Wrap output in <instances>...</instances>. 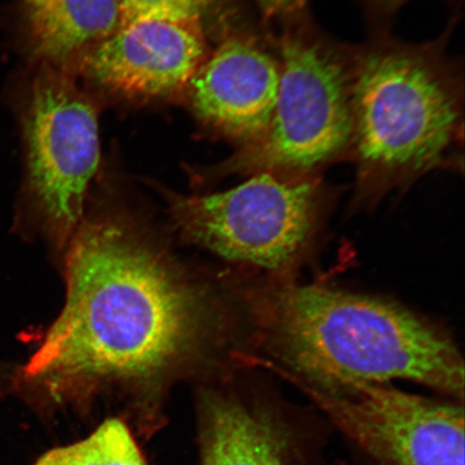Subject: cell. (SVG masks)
Returning <instances> with one entry per match:
<instances>
[{
	"label": "cell",
	"instance_id": "8",
	"mask_svg": "<svg viewBox=\"0 0 465 465\" xmlns=\"http://www.w3.org/2000/svg\"><path fill=\"white\" fill-rule=\"evenodd\" d=\"M302 394L341 435L356 465H464L463 402L393 383Z\"/></svg>",
	"mask_w": 465,
	"mask_h": 465
},
{
	"label": "cell",
	"instance_id": "15",
	"mask_svg": "<svg viewBox=\"0 0 465 465\" xmlns=\"http://www.w3.org/2000/svg\"><path fill=\"white\" fill-rule=\"evenodd\" d=\"M366 15L375 26L376 32L388 31V23L391 22L398 11L410 0H360ZM456 2V0H452Z\"/></svg>",
	"mask_w": 465,
	"mask_h": 465
},
{
	"label": "cell",
	"instance_id": "10",
	"mask_svg": "<svg viewBox=\"0 0 465 465\" xmlns=\"http://www.w3.org/2000/svg\"><path fill=\"white\" fill-rule=\"evenodd\" d=\"M279 79L276 48L250 35H232L191 79V107L203 124L242 147L269 126Z\"/></svg>",
	"mask_w": 465,
	"mask_h": 465
},
{
	"label": "cell",
	"instance_id": "16",
	"mask_svg": "<svg viewBox=\"0 0 465 465\" xmlns=\"http://www.w3.org/2000/svg\"><path fill=\"white\" fill-rule=\"evenodd\" d=\"M13 377L14 373H7V371L0 370V400L3 399L5 394L11 392Z\"/></svg>",
	"mask_w": 465,
	"mask_h": 465
},
{
	"label": "cell",
	"instance_id": "14",
	"mask_svg": "<svg viewBox=\"0 0 465 465\" xmlns=\"http://www.w3.org/2000/svg\"><path fill=\"white\" fill-rule=\"evenodd\" d=\"M264 20L284 27L310 19L308 0H257Z\"/></svg>",
	"mask_w": 465,
	"mask_h": 465
},
{
	"label": "cell",
	"instance_id": "4",
	"mask_svg": "<svg viewBox=\"0 0 465 465\" xmlns=\"http://www.w3.org/2000/svg\"><path fill=\"white\" fill-rule=\"evenodd\" d=\"M276 49L281 79L270 124L214 167L213 176L315 178L351 159L357 46L336 43L310 17L282 27Z\"/></svg>",
	"mask_w": 465,
	"mask_h": 465
},
{
	"label": "cell",
	"instance_id": "6",
	"mask_svg": "<svg viewBox=\"0 0 465 465\" xmlns=\"http://www.w3.org/2000/svg\"><path fill=\"white\" fill-rule=\"evenodd\" d=\"M194 409L199 465H328L332 428L263 370L195 386Z\"/></svg>",
	"mask_w": 465,
	"mask_h": 465
},
{
	"label": "cell",
	"instance_id": "5",
	"mask_svg": "<svg viewBox=\"0 0 465 465\" xmlns=\"http://www.w3.org/2000/svg\"><path fill=\"white\" fill-rule=\"evenodd\" d=\"M339 192L322 177L258 173L218 193H163L184 241L238 269L293 282L317 259Z\"/></svg>",
	"mask_w": 465,
	"mask_h": 465
},
{
	"label": "cell",
	"instance_id": "1",
	"mask_svg": "<svg viewBox=\"0 0 465 465\" xmlns=\"http://www.w3.org/2000/svg\"><path fill=\"white\" fill-rule=\"evenodd\" d=\"M66 301L13 392L45 426L125 421L147 443L173 389L250 368L254 291L245 270L201 272L129 213L84 217L66 252Z\"/></svg>",
	"mask_w": 465,
	"mask_h": 465
},
{
	"label": "cell",
	"instance_id": "11",
	"mask_svg": "<svg viewBox=\"0 0 465 465\" xmlns=\"http://www.w3.org/2000/svg\"><path fill=\"white\" fill-rule=\"evenodd\" d=\"M22 5L35 57L66 71L120 26L118 0H22Z\"/></svg>",
	"mask_w": 465,
	"mask_h": 465
},
{
	"label": "cell",
	"instance_id": "3",
	"mask_svg": "<svg viewBox=\"0 0 465 465\" xmlns=\"http://www.w3.org/2000/svg\"><path fill=\"white\" fill-rule=\"evenodd\" d=\"M452 27L429 43H403L385 31L357 45L351 213L373 211L430 173L462 168L464 84L447 52Z\"/></svg>",
	"mask_w": 465,
	"mask_h": 465
},
{
	"label": "cell",
	"instance_id": "13",
	"mask_svg": "<svg viewBox=\"0 0 465 465\" xmlns=\"http://www.w3.org/2000/svg\"><path fill=\"white\" fill-rule=\"evenodd\" d=\"M120 25L129 23L164 19L174 21H203L209 9L219 0H118Z\"/></svg>",
	"mask_w": 465,
	"mask_h": 465
},
{
	"label": "cell",
	"instance_id": "12",
	"mask_svg": "<svg viewBox=\"0 0 465 465\" xmlns=\"http://www.w3.org/2000/svg\"><path fill=\"white\" fill-rule=\"evenodd\" d=\"M29 465L150 464L129 424L118 417H108L84 439L54 447Z\"/></svg>",
	"mask_w": 465,
	"mask_h": 465
},
{
	"label": "cell",
	"instance_id": "2",
	"mask_svg": "<svg viewBox=\"0 0 465 465\" xmlns=\"http://www.w3.org/2000/svg\"><path fill=\"white\" fill-rule=\"evenodd\" d=\"M255 368L302 392L411 381L464 403L460 349L438 322L386 296L261 277Z\"/></svg>",
	"mask_w": 465,
	"mask_h": 465
},
{
	"label": "cell",
	"instance_id": "7",
	"mask_svg": "<svg viewBox=\"0 0 465 465\" xmlns=\"http://www.w3.org/2000/svg\"><path fill=\"white\" fill-rule=\"evenodd\" d=\"M27 185L46 235L67 252L101 160L98 110L66 69L43 65L25 118Z\"/></svg>",
	"mask_w": 465,
	"mask_h": 465
},
{
	"label": "cell",
	"instance_id": "9",
	"mask_svg": "<svg viewBox=\"0 0 465 465\" xmlns=\"http://www.w3.org/2000/svg\"><path fill=\"white\" fill-rule=\"evenodd\" d=\"M206 58L202 22L149 19L120 25L80 64L110 91L155 98L188 86Z\"/></svg>",
	"mask_w": 465,
	"mask_h": 465
}]
</instances>
